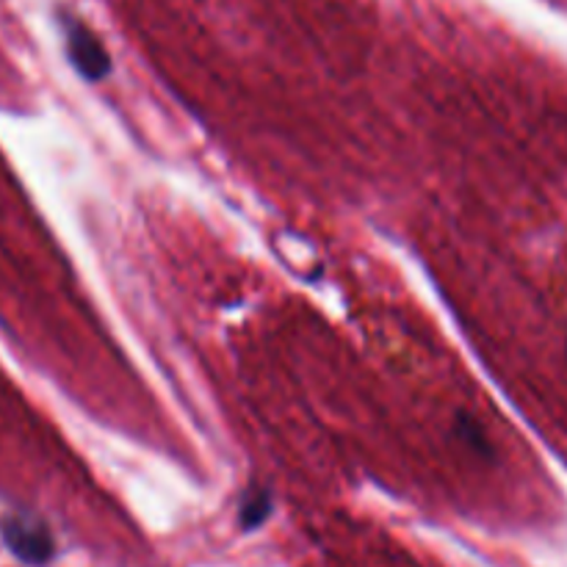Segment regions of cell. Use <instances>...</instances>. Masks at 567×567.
Here are the masks:
<instances>
[{
	"label": "cell",
	"instance_id": "3",
	"mask_svg": "<svg viewBox=\"0 0 567 567\" xmlns=\"http://www.w3.org/2000/svg\"><path fill=\"white\" fill-rule=\"evenodd\" d=\"M269 513H271V498H269V493L266 491H249L247 496H244V502H241V526L247 532H252V529H258L260 524H264L266 518H269Z\"/></svg>",
	"mask_w": 567,
	"mask_h": 567
},
{
	"label": "cell",
	"instance_id": "2",
	"mask_svg": "<svg viewBox=\"0 0 567 567\" xmlns=\"http://www.w3.org/2000/svg\"><path fill=\"white\" fill-rule=\"evenodd\" d=\"M64 37L72 66H75L86 81H103L111 70V59L109 53H105L103 44H100V39L78 20H66Z\"/></svg>",
	"mask_w": 567,
	"mask_h": 567
},
{
	"label": "cell",
	"instance_id": "1",
	"mask_svg": "<svg viewBox=\"0 0 567 567\" xmlns=\"http://www.w3.org/2000/svg\"><path fill=\"white\" fill-rule=\"evenodd\" d=\"M0 537H3L6 548L14 554L20 563L42 567L53 559L55 543L48 526L33 515H3L0 518Z\"/></svg>",
	"mask_w": 567,
	"mask_h": 567
}]
</instances>
